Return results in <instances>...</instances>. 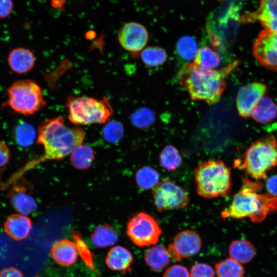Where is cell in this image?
Returning a JSON list of instances; mask_svg holds the SVG:
<instances>
[{
    "mask_svg": "<svg viewBox=\"0 0 277 277\" xmlns=\"http://www.w3.org/2000/svg\"><path fill=\"white\" fill-rule=\"evenodd\" d=\"M237 60L219 69H207L193 63L184 65L177 75L180 84L194 101L208 103L218 102L226 86L225 78L238 65Z\"/></svg>",
    "mask_w": 277,
    "mask_h": 277,
    "instance_id": "cell-1",
    "label": "cell"
},
{
    "mask_svg": "<svg viewBox=\"0 0 277 277\" xmlns=\"http://www.w3.org/2000/svg\"><path fill=\"white\" fill-rule=\"evenodd\" d=\"M85 132L80 127H69L62 116L44 121L38 128L37 143L43 145L44 155L27 166L28 169L47 160H60L81 145Z\"/></svg>",
    "mask_w": 277,
    "mask_h": 277,
    "instance_id": "cell-2",
    "label": "cell"
},
{
    "mask_svg": "<svg viewBox=\"0 0 277 277\" xmlns=\"http://www.w3.org/2000/svg\"><path fill=\"white\" fill-rule=\"evenodd\" d=\"M262 188L258 182L243 179L240 190L233 196L230 204L221 212L223 219L248 217L252 222H262L269 214L277 211V197L258 192Z\"/></svg>",
    "mask_w": 277,
    "mask_h": 277,
    "instance_id": "cell-3",
    "label": "cell"
},
{
    "mask_svg": "<svg viewBox=\"0 0 277 277\" xmlns=\"http://www.w3.org/2000/svg\"><path fill=\"white\" fill-rule=\"evenodd\" d=\"M195 182L197 193L203 197L226 196L231 188L230 170L221 160L203 161L195 169Z\"/></svg>",
    "mask_w": 277,
    "mask_h": 277,
    "instance_id": "cell-4",
    "label": "cell"
},
{
    "mask_svg": "<svg viewBox=\"0 0 277 277\" xmlns=\"http://www.w3.org/2000/svg\"><path fill=\"white\" fill-rule=\"evenodd\" d=\"M276 165L277 141L273 135H267L251 144L239 166L252 178L260 180Z\"/></svg>",
    "mask_w": 277,
    "mask_h": 277,
    "instance_id": "cell-5",
    "label": "cell"
},
{
    "mask_svg": "<svg viewBox=\"0 0 277 277\" xmlns=\"http://www.w3.org/2000/svg\"><path fill=\"white\" fill-rule=\"evenodd\" d=\"M66 105L69 121L76 125L104 123L113 113L112 108L106 96L102 100L86 96H70Z\"/></svg>",
    "mask_w": 277,
    "mask_h": 277,
    "instance_id": "cell-6",
    "label": "cell"
},
{
    "mask_svg": "<svg viewBox=\"0 0 277 277\" xmlns=\"http://www.w3.org/2000/svg\"><path fill=\"white\" fill-rule=\"evenodd\" d=\"M6 104L14 112L31 115L43 108L46 102L40 86L31 80L15 81L7 89Z\"/></svg>",
    "mask_w": 277,
    "mask_h": 277,
    "instance_id": "cell-7",
    "label": "cell"
},
{
    "mask_svg": "<svg viewBox=\"0 0 277 277\" xmlns=\"http://www.w3.org/2000/svg\"><path fill=\"white\" fill-rule=\"evenodd\" d=\"M126 233L134 244L144 247L157 244L162 230L153 216L146 212H140L129 219Z\"/></svg>",
    "mask_w": 277,
    "mask_h": 277,
    "instance_id": "cell-8",
    "label": "cell"
},
{
    "mask_svg": "<svg viewBox=\"0 0 277 277\" xmlns=\"http://www.w3.org/2000/svg\"><path fill=\"white\" fill-rule=\"evenodd\" d=\"M154 205L156 210L180 209L189 203L187 191L169 179H164L152 188Z\"/></svg>",
    "mask_w": 277,
    "mask_h": 277,
    "instance_id": "cell-9",
    "label": "cell"
},
{
    "mask_svg": "<svg viewBox=\"0 0 277 277\" xmlns=\"http://www.w3.org/2000/svg\"><path fill=\"white\" fill-rule=\"evenodd\" d=\"M252 52L261 65L277 71V32L267 29L261 31L253 43Z\"/></svg>",
    "mask_w": 277,
    "mask_h": 277,
    "instance_id": "cell-10",
    "label": "cell"
},
{
    "mask_svg": "<svg viewBox=\"0 0 277 277\" xmlns=\"http://www.w3.org/2000/svg\"><path fill=\"white\" fill-rule=\"evenodd\" d=\"M117 38L121 46L135 55L143 50L147 44L149 35L146 28L136 22L125 24L119 30Z\"/></svg>",
    "mask_w": 277,
    "mask_h": 277,
    "instance_id": "cell-11",
    "label": "cell"
},
{
    "mask_svg": "<svg viewBox=\"0 0 277 277\" xmlns=\"http://www.w3.org/2000/svg\"><path fill=\"white\" fill-rule=\"evenodd\" d=\"M202 246V240L194 231L185 230L177 233L168 250L170 256L176 261L196 255Z\"/></svg>",
    "mask_w": 277,
    "mask_h": 277,
    "instance_id": "cell-12",
    "label": "cell"
},
{
    "mask_svg": "<svg viewBox=\"0 0 277 277\" xmlns=\"http://www.w3.org/2000/svg\"><path fill=\"white\" fill-rule=\"evenodd\" d=\"M267 91L266 85L261 82H253L240 88L236 96V107L242 117H249L251 112Z\"/></svg>",
    "mask_w": 277,
    "mask_h": 277,
    "instance_id": "cell-13",
    "label": "cell"
},
{
    "mask_svg": "<svg viewBox=\"0 0 277 277\" xmlns=\"http://www.w3.org/2000/svg\"><path fill=\"white\" fill-rule=\"evenodd\" d=\"M259 21L264 29L277 32V0H259L258 9L242 15L241 22Z\"/></svg>",
    "mask_w": 277,
    "mask_h": 277,
    "instance_id": "cell-14",
    "label": "cell"
},
{
    "mask_svg": "<svg viewBox=\"0 0 277 277\" xmlns=\"http://www.w3.org/2000/svg\"><path fill=\"white\" fill-rule=\"evenodd\" d=\"M10 203L22 214H29L34 212L37 205L28 191L27 185L16 184L10 192Z\"/></svg>",
    "mask_w": 277,
    "mask_h": 277,
    "instance_id": "cell-15",
    "label": "cell"
},
{
    "mask_svg": "<svg viewBox=\"0 0 277 277\" xmlns=\"http://www.w3.org/2000/svg\"><path fill=\"white\" fill-rule=\"evenodd\" d=\"M77 253L75 242L68 239L55 242L50 251L51 256L54 261L63 266L73 264L77 260Z\"/></svg>",
    "mask_w": 277,
    "mask_h": 277,
    "instance_id": "cell-16",
    "label": "cell"
},
{
    "mask_svg": "<svg viewBox=\"0 0 277 277\" xmlns=\"http://www.w3.org/2000/svg\"><path fill=\"white\" fill-rule=\"evenodd\" d=\"M32 225L29 217L20 214H12L7 217L4 227L7 235L14 240L21 241L28 236Z\"/></svg>",
    "mask_w": 277,
    "mask_h": 277,
    "instance_id": "cell-17",
    "label": "cell"
},
{
    "mask_svg": "<svg viewBox=\"0 0 277 277\" xmlns=\"http://www.w3.org/2000/svg\"><path fill=\"white\" fill-rule=\"evenodd\" d=\"M11 69L17 73H25L30 71L35 64L33 53L28 49L16 48L12 50L8 57Z\"/></svg>",
    "mask_w": 277,
    "mask_h": 277,
    "instance_id": "cell-18",
    "label": "cell"
},
{
    "mask_svg": "<svg viewBox=\"0 0 277 277\" xmlns=\"http://www.w3.org/2000/svg\"><path fill=\"white\" fill-rule=\"evenodd\" d=\"M133 262L131 253L126 248L116 246L108 252L105 263L109 268L123 273L129 271Z\"/></svg>",
    "mask_w": 277,
    "mask_h": 277,
    "instance_id": "cell-19",
    "label": "cell"
},
{
    "mask_svg": "<svg viewBox=\"0 0 277 277\" xmlns=\"http://www.w3.org/2000/svg\"><path fill=\"white\" fill-rule=\"evenodd\" d=\"M230 258L242 264L250 262L256 254L254 245L246 239H239L232 241L228 247Z\"/></svg>",
    "mask_w": 277,
    "mask_h": 277,
    "instance_id": "cell-20",
    "label": "cell"
},
{
    "mask_svg": "<svg viewBox=\"0 0 277 277\" xmlns=\"http://www.w3.org/2000/svg\"><path fill=\"white\" fill-rule=\"evenodd\" d=\"M170 256L168 249L163 245H159L148 249L145 252L144 259L151 269L159 272L169 265Z\"/></svg>",
    "mask_w": 277,
    "mask_h": 277,
    "instance_id": "cell-21",
    "label": "cell"
},
{
    "mask_svg": "<svg viewBox=\"0 0 277 277\" xmlns=\"http://www.w3.org/2000/svg\"><path fill=\"white\" fill-rule=\"evenodd\" d=\"M277 116V104L270 97L264 96L251 112V117L256 122L266 124Z\"/></svg>",
    "mask_w": 277,
    "mask_h": 277,
    "instance_id": "cell-22",
    "label": "cell"
},
{
    "mask_svg": "<svg viewBox=\"0 0 277 277\" xmlns=\"http://www.w3.org/2000/svg\"><path fill=\"white\" fill-rule=\"evenodd\" d=\"M91 241L97 248H106L115 244L118 236L114 229L108 224L98 225L91 236Z\"/></svg>",
    "mask_w": 277,
    "mask_h": 277,
    "instance_id": "cell-23",
    "label": "cell"
},
{
    "mask_svg": "<svg viewBox=\"0 0 277 277\" xmlns=\"http://www.w3.org/2000/svg\"><path fill=\"white\" fill-rule=\"evenodd\" d=\"M214 267L217 277H244L245 274L243 264L230 257L217 262Z\"/></svg>",
    "mask_w": 277,
    "mask_h": 277,
    "instance_id": "cell-24",
    "label": "cell"
},
{
    "mask_svg": "<svg viewBox=\"0 0 277 277\" xmlns=\"http://www.w3.org/2000/svg\"><path fill=\"white\" fill-rule=\"evenodd\" d=\"M220 61V55L218 52L205 46L198 49L193 63L202 68L214 69L219 65Z\"/></svg>",
    "mask_w": 277,
    "mask_h": 277,
    "instance_id": "cell-25",
    "label": "cell"
},
{
    "mask_svg": "<svg viewBox=\"0 0 277 277\" xmlns=\"http://www.w3.org/2000/svg\"><path fill=\"white\" fill-rule=\"evenodd\" d=\"M94 160L92 149L86 145H80L71 153L70 162L72 165L78 169H86L89 168Z\"/></svg>",
    "mask_w": 277,
    "mask_h": 277,
    "instance_id": "cell-26",
    "label": "cell"
},
{
    "mask_svg": "<svg viewBox=\"0 0 277 277\" xmlns=\"http://www.w3.org/2000/svg\"><path fill=\"white\" fill-rule=\"evenodd\" d=\"M175 50L179 56L187 62L194 60L198 50L195 39L189 35L183 36L179 39Z\"/></svg>",
    "mask_w": 277,
    "mask_h": 277,
    "instance_id": "cell-27",
    "label": "cell"
},
{
    "mask_svg": "<svg viewBox=\"0 0 277 277\" xmlns=\"http://www.w3.org/2000/svg\"><path fill=\"white\" fill-rule=\"evenodd\" d=\"M141 56L146 65L153 67L162 65L167 60V54L164 49L151 46L144 48L141 53Z\"/></svg>",
    "mask_w": 277,
    "mask_h": 277,
    "instance_id": "cell-28",
    "label": "cell"
},
{
    "mask_svg": "<svg viewBox=\"0 0 277 277\" xmlns=\"http://www.w3.org/2000/svg\"><path fill=\"white\" fill-rule=\"evenodd\" d=\"M158 172L150 166H144L136 172L135 180L139 187L144 190L154 188L159 183Z\"/></svg>",
    "mask_w": 277,
    "mask_h": 277,
    "instance_id": "cell-29",
    "label": "cell"
},
{
    "mask_svg": "<svg viewBox=\"0 0 277 277\" xmlns=\"http://www.w3.org/2000/svg\"><path fill=\"white\" fill-rule=\"evenodd\" d=\"M161 165L168 171L177 169L182 163V157L177 149L171 145L165 146L160 155Z\"/></svg>",
    "mask_w": 277,
    "mask_h": 277,
    "instance_id": "cell-30",
    "label": "cell"
},
{
    "mask_svg": "<svg viewBox=\"0 0 277 277\" xmlns=\"http://www.w3.org/2000/svg\"><path fill=\"white\" fill-rule=\"evenodd\" d=\"M155 120L153 111L149 108L143 107L136 109L130 116L132 125L136 128L144 129L151 126Z\"/></svg>",
    "mask_w": 277,
    "mask_h": 277,
    "instance_id": "cell-31",
    "label": "cell"
},
{
    "mask_svg": "<svg viewBox=\"0 0 277 277\" xmlns=\"http://www.w3.org/2000/svg\"><path fill=\"white\" fill-rule=\"evenodd\" d=\"M15 138L16 143L21 146L27 147L32 145L35 138V131L29 123L22 122L16 128Z\"/></svg>",
    "mask_w": 277,
    "mask_h": 277,
    "instance_id": "cell-32",
    "label": "cell"
},
{
    "mask_svg": "<svg viewBox=\"0 0 277 277\" xmlns=\"http://www.w3.org/2000/svg\"><path fill=\"white\" fill-rule=\"evenodd\" d=\"M72 237L75 243L77 252L86 265L95 271L93 264V255L78 232H72Z\"/></svg>",
    "mask_w": 277,
    "mask_h": 277,
    "instance_id": "cell-33",
    "label": "cell"
},
{
    "mask_svg": "<svg viewBox=\"0 0 277 277\" xmlns=\"http://www.w3.org/2000/svg\"><path fill=\"white\" fill-rule=\"evenodd\" d=\"M104 138L110 143H116L123 137L124 134L122 124L117 121L108 122L103 130Z\"/></svg>",
    "mask_w": 277,
    "mask_h": 277,
    "instance_id": "cell-34",
    "label": "cell"
},
{
    "mask_svg": "<svg viewBox=\"0 0 277 277\" xmlns=\"http://www.w3.org/2000/svg\"><path fill=\"white\" fill-rule=\"evenodd\" d=\"M215 272L211 266L203 263L195 264L191 268L190 277H214Z\"/></svg>",
    "mask_w": 277,
    "mask_h": 277,
    "instance_id": "cell-35",
    "label": "cell"
},
{
    "mask_svg": "<svg viewBox=\"0 0 277 277\" xmlns=\"http://www.w3.org/2000/svg\"><path fill=\"white\" fill-rule=\"evenodd\" d=\"M163 277H190V273L185 266L176 264L168 267Z\"/></svg>",
    "mask_w": 277,
    "mask_h": 277,
    "instance_id": "cell-36",
    "label": "cell"
},
{
    "mask_svg": "<svg viewBox=\"0 0 277 277\" xmlns=\"http://www.w3.org/2000/svg\"><path fill=\"white\" fill-rule=\"evenodd\" d=\"M13 7L12 0H0V18H5L11 14Z\"/></svg>",
    "mask_w": 277,
    "mask_h": 277,
    "instance_id": "cell-37",
    "label": "cell"
},
{
    "mask_svg": "<svg viewBox=\"0 0 277 277\" xmlns=\"http://www.w3.org/2000/svg\"><path fill=\"white\" fill-rule=\"evenodd\" d=\"M265 185L268 193L277 197V174L273 175L267 179Z\"/></svg>",
    "mask_w": 277,
    "mask_h": 277,
    "instance_id": "cell-38",
    "label": "cell"
},
{
    "mask_svg": "<svg viewBox=\"0 0 277 277\" xmlns=\"http://www.w3.org/2000/svg\"><path fill=\"white\" fill-rule=\"evenodd\" d=\"M10 157L9 149L7 145L0 141V167L6 165Z\"/></svg>",
    "mask_w": 277,
    "mask_h": 277,
    "instance_id": "cell-39",
    "label": "cell"
},
{
    "mask_svg": "<svg viewBox=\"0 0 277 277\" xmlns=\"http://www.w3.org/2000/svg\"><path fill=\"white\" fill-rule=\"evenodd\" d=\"M0 277H23L22 272L16 268L10 267L0 271Z\"/></svg>",
    "mask_w": 277,
    "mask_h": 277,
    "instance_id": "cell-40",
    "label": "cell"
},
{
    "mask_svg": "<svg viewBox=\"0 0 277 277\" xmlns=\"http://www.w3.org/2000/svg\"><path fill=\"white\" fill-rule=\"evenodd\" d=\"M65 3V0H51L52 6L56 8H62Z\"/></svg>",
    "mask_w": 277,
    "mask_h": 277,
    "instance_id": "cell-41",
    "label": "cell"
}]
</instances>
